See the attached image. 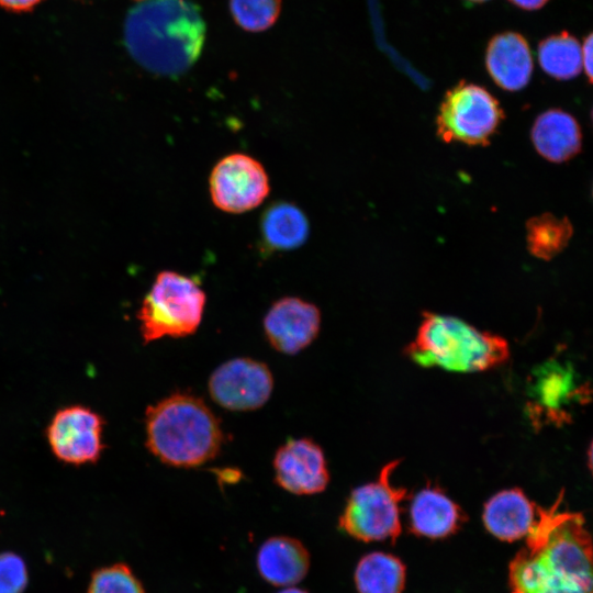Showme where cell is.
<instances>
[{"label": "cell", "mask_w": 593, "mask_h": 593, "mask_svg": "<svg viewBox=\"0 0 593 593\" xmlns=\"http://www.w3.org/2000/svg\"><path fill=\"white\" fill-rule=\"evenodd\" d=\"M562 493L538 507L525 547L510 563L512 593H592V541L580 513L561 511Z\"/></svg>", "instance_id": "obj_1"}, {"label": "cell", "mask_w": 593, "mask_h": 593, "mask_svg": "<svg viewBox=\"0 0 593 593\" xmlns=\"http://www.w3.org/2000/svg\"><path fill=\"white\" fill-rule=\"evenodd\" d=\"M205 36L197 8L186 0H142L128 14L125 41L146 69L179 75L197 60Z\"/></svg>", "instance_id": "obj_2"}, {"label": "cell", "mask_w": 593, "mask_h": 593, "mask_svg": "<svg viewBox=\"0 0 593 593\" xmlns=\"http://www.w3.org/2000/svg\"><path fill=\"white\" fill-rule=\"evenodd\" d=\"M146 446L161 462L180 468L213 459L223 444L220 421L199 398L175 393L146 411Z\"/></svg>", "instance_id": "obj_3"}, {"label": "cell", "mask_w": 593, "mask_h": 593, "mask_svg": "<svg viewBox=\"0 0 593 593\" xmlns=\"http://www.w3.org/2000/svg\"><path fill=\"white\" fill-rule=\"evenodd\" d=\"M405 353L422 367L477 372L506 361L510 348L503 337L479 331L458 317L425 313Z\"/></svg>", "instance_id": "obj_4"}, {"label": "cell", "mask_w": 593, "mask_h": 593, "mask_svg": "<svg viewBox=\"0 0 593 593\" xmlns=\"http://www.w3.org/2000/svg\"><path fill=\"white\" fill-rule=\"evenodd\" d=\"M205 302V292L192 278L170 270L159 272L137 313L144 343L193 334Z\"/></svg>", "instance_id": "obj_5"}, {"label": "cell", "mask_w": 593, "mask_h": 593, "mask_svg": "<svg viewBox=\"0 0 593 593\" xmlns=\"http://www.w3.org/2000/svg\"><path fill=\"white\" fill-rule=\"evenodd\" d=\"M399 463H387L374 482L351 491L338 522L346 534L362 541H395L401 534L400 503L407 494L391 481Z\"/></svg>", "instance_id": "obj_6"}, {"label": "cell", "mask_w": 593, "mask_h": 593, "mask_svg": "<svg viewBox=\"0 0 593 593\" xmlns=\"http://www.w3.org/2000/svg\"><path fill=\"white\" fill-rule=\"evenodd\" d=\"M503 118L500 102L490 91L461 80L444 96L436 118V131L446 143L484 146Z\"/></svg>", "instance_id": "obj_7"}, {"label": "cell", "mask_w": 593, "mask_h": 593, "mask_svg": "<svg viewBox=\"0 0 593 593\" xmlns=\"http://www.w3.org/2000/svg\"><path fill=\"white\" fill-rule=\"evenodd\" d=\"M209 188L213 204L233 214L257 208L270 191L264 166L240 153L230 154L216 163L210 175Z\"/></svg>", "instance_id": "obj_8"}, {"label": "cell", "mask_w": 593, "mask_h": 593, "mask_svg": "<svg viewBox=\"0 0 593 593\" xmlns=\"http://www.w3.org/2000/svg\"><path fill=\"white\" fill-rule=\"evenodd\" d=\"M208 385L211 399L220 406L245 412L266 404L272 393L273 377L264 362L238 357L220 365Z\"/></svg>", "instance_id": "obj_9"}, {"label": "cell", "mask_w": 593, "mask_h": 593, "mask_svg": "<svg viewBox=\"0 0 593 593\" xmlns=\"http://www.w3.org/2000/svg\"><path fill=\"white\" fill-rule=\"evenodd\" d=\"M103 424V418L87 406L70 405L58 410L46 430L53 454L69 465L96 462L104 449Z\"/></svg>", "instance_id": "obj_10"}, {"label": "cell", "mask_w": 593, "mask_h": 593, "mask_svg": "<svg viewBox=\"0 0 593 593\" xmlns=\"http://www.w3.org/2000/svg\"><path fill=\"white\" fill-rule=\"evenodd\" d=\"M272 465L278 485L296 495L321 493L329 482L323 449L309 438L286 441L277 450Z\"/></svg>", "instance_id": "obj_11"}, {"label": "cell", "mask_w": 593, "mask_h": 593, "mask_svg": "<svg viewBox=\"0 0 593 593\" xmlns=\"http://www.w3.org/2000/svg\"><path fill=\"white\" fill-rule=\"evenodd\" d=\"M264 331L269 344L286 355L306 348L318 335V307L296 296L276 301L264 317Z\"/></svg>", "instance_id": "obj_12"}, {"label": "cell", "mask_w": 593, "mask_h": 593, "mask_svg": "<svg viewBox=\"0 0 593 593\" xmlns=\"http://www.w3.org/2000/svg\"><path fill=\"white\" fill-rule=\"evenodd\" d=\"M485 66L500 88L507 91L525 88L534 68L528 42L516 32L496 34L488 44Z\"/></svg>", "instance_id": "obj_13"}, {"label": "cell", "mask_w": 593, "mask_h": 593, "mask_svg": "<svg viewBox=\"0 0 593 593\" xmlns=\"http://www.w3.org/2000/svg\"><path fill=\"white\" fill-rule=\"evenodd\" d=\"M536 506L519 489L503 490L484 505L483 523L490 534L505 541L526 537L536 523Z\"/></svg>", "instance_id": "obj_14"}, {"label": "cell", "mask_w": 593, "mask_h": 593, "mask_svg": "<svg viewBox=\"0 0 593 593\" xmlns=\"http://www.w3.org/2000/svg\"><path fill=\"white\" fill-rule=\"evenodd\" d=\"M256 564L260 577L276 586H292L306 575L310 553L298 539L273 536L258 549Z\"/></svg>", "instance_id": "obj_15"}, {"label": "cell", "mask_w": 593, "mask_h": 593, "mask_svg": "<svg viewBox=\"0 0 593 593\" xmlns=\"http://www.w3.org/2000/svg\"><path fill=\"white\" fill-rule=\"evenodd\" d=\"M530 135L538 154L552 163L567 161L581 150L580 125L570 113L560 109H550L539 114Z\"/></svg>", "instance_id": "obj_16"}, {"label": "cell", "mask_w": 593, "mask_h": 593, "mask_svg": "<svg viewBox=\"0 0 593 593\" xmlns=\"http://www.w3.org/2000/svg\"><path fill=\"white\" fill-rule=\"evenodd\" d=\"M466 521L462 510L444 492L425 488L410 507L411 530L427 538H444L456 533Z\"/></svg>", "instance_id": "obj_17"}, {"label": "cell", "mask_w": 593, "mask_h": 593, "mask_svg": "<svg viewBox=\"0 0 593 593\" xmlns=\"http://www.w3.org/2000/svg\"><path fill=\"white\" fill-rule=\"evenodd\" d=\"M261 235L269 248L291 250L302 246L309 237L307 217L296 205L277 202L261 217Z\"/></svg>", "instance_id": "obj_18"}, {"label": "cell", "mask_w": 593, "mask_h": 593, "mask_svg": "<svg viewBox=\"0 0 593 593\" xmlns=\"http://www.w3.org/2000/svg\"><path fill=\"white\" fill-rule=\"evenodd\" d=\"M405 583L403 562L389 553L374 551L363 556L355 570L359 593H402Z\"/></svg>", "instance_id": "obj_19"}, {"label": "cell", "mask_w": 593, "mask_h": 593, "mask_svg": "<svg viewBox=\"0 0 593 593\" xmlns=\"http://www.w3.org/2000/svg\"><path fill=\"white\" fill-rule=\"evenodd\" d=\"M573 226L567 217L542 213L526 223V244L529 253L539 259L550 260L569 244Z\"/></svg>", "instance_id": "obj_20"}, {"label": "cell", "mask_w": 593, "mask_h": 593, "mask_svg": "<svg viewBox=\"0 0 593 593\" xmlns=\"http://www.w3.org/2000/svg\"><path fill=\"white\" fill-rule=\"evenodd\" d=\"M538 60L550 77L569 80L582 70L581 45L568 32L551 35L539 43Z\"/></svg>", "instance_id": "obj_21"}, {"label": "cell", "mask_w": 593, "mask_h": 593, "mask_svg": "<svg viewBox=\"0 0 593 593\" xmlns=\"http://www.w3.org/2000/svg\"><path fill=\"white\" fill-rule=\"evenodd\" d=\"M235 22L249 32L269 29L278 19L281 0H230Z\"/></svg>", "instance_id": "obj_22"}, {"label": "cell", "mask_w": 593, "mask_h": 593, "mask_svg": "<svg viewBox=\"0 0 593 593\" xmlns=\"http://www.w3.org/2000/svg\"><path fill=\"white\" fill-rule=\"evenodd\" d=\"M88 593H145V591L128 566L115 563L93 572Z\"/></svg>", "instance_id": "obj_23"}, {"label": "cell", "mask_w": 593, "mask_h": 593, "mask_svg": "<svg viewBox=\"0 0 593 593\" xmlns=\"http://www.w3.org/2000/svg\"><path fill=\"white\" fill-rule=\"evenodd\" d=\"M27 570L23 559L13 552L0 553V593H23Z\"/></svg>", "instance_id": "obj_24"}, {"label": "cell", "mask_w": 593, "mask_h": 593, "mask_svg": "<svg viewBox=\"0 0 593 593\" xmlns=\"http://www.w3.org/2000/svg\"><path fill=\"white\" fill-rule=\"evenodd\" d=\"M593 43L592 34H589L581 46L582 68H584L588 80L592 81V64H593Z\"/></svg>", "instance_id": "obj_25"}, {"label": "cell", "mask_w": 593, "mask_h": 593, "mask_svg": "<svg viewBox=\"0 0 593 593\" xmlns=\"http://www.w3.org/2000/svg\"><path fill=\"white\" fill-rule=\"evenodd\" d=\"M40 0H0L2 7L12 10H27L36 4Z\"/></svg>", "instance_id": "obj_26"}, {"label": "cell", "mask_w": 593, "mask_h": 593, "mask_svg": "<svg viewBox=\"0 0 593 593\" xmlns=\"http://www.w3.org/2000/svg\"><path fill=\"white\" fill-rule=\"evenodd\" d=\"M514 5L524 10H538L542 8L549 0H508Z\"/></svg>", "instance_id": "obj_27"}, {"label": "cell", "mask_w": 593, "mask_h": 593, "mask_svg": "<svg viewBox=\"0 0 593 593\" xmlns=\"http://www.w3.org/2000/svg\"><path fill=\"white\" fill-rule=\"evenodd\" d=\"M278 593H307V592L295 586H288L287 589H283L279 591Z\"/></svg>", "instance_id": "obj_28"}, {"label": "cell", "mask_w": 593, "mask_h": 593, "mask_svg": "<svg viewBox=\"0 0 593 593\" xmlns=\"http://www.w3.org/2000/svg\"><path fill=\"white\" fill-rule=\"evenodd\" d=\"M466 1H469L471 3H481V2H485L488 0H466Z\"/></svg>", "instance_id": "obj_29"}, {"label": "cell", "mask_w": 593, "mask_h": 593, "mask_svg": "<svg viewBox=\"0 0 593 593\" xmlns=\"http://www.w3.org/2000/svg\"><path fill=\"white\" fill-rule=\"evenodd\" d=\"M138 1H142V0H138Z\"/></svg>", "instance_id": "obj_30"}]
</instances>
